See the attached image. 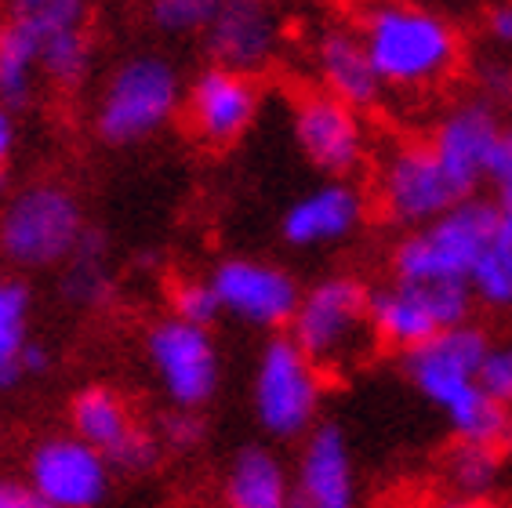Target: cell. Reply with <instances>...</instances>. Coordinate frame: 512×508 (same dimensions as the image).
I'll return each instance as SVG.
<instances>
[{
    "label": "cell",
    "instance_id": "6da1fadb",
    "mask_svg": "<svg viewBox=\"0 0 512 508\" xmlns=\"http://www.w3.org/2000/svg\"><path fill=\"white\" fill-rule=\"evenodd\" d=\"M491 334L465 320L400 352V371L433 411L444 414L454 440L512 447V411L494 403L480 385V360Z\"/></svg>",
    "mask_w": 512,
    "mask_h": 508
},
{
    "label": "cell",
    "instance_id": "7a4b0ae2",
    "mask_svg": "<svg viewBox=\"0 0 512 508\" xmlns=\"http://www.w3.org/2000/svg\"><path fill=\"white\" fill-rule=\"evenodd\" d=\"M356 33L385 91L429 95L462 69V33L444 11L418 0H367Z\"/></svg>",
    "mask_w": 512,
    "mask_h": 508
},
{
    "label": "cell",
    "instance_id": "3957f363",
    "mask_svg": "<svg viewBox=\"0 0 512 508\" xmlns=\"http://www.w3.org/2000/svg\"><path fill=\"white\" fill-rule=\"evenodd\" d=\"M182 95L186 80L168 55L135 51L102 80L91 106V131L109 149H135L182 113Z\"/></svg>",
    "mask_w": 512,
    "mask_h": 508
},
{
    "label": "cell",
    "instance_id": "277c9868",
    "mask_svg": "<svg viewBox=\"0 0 512 508\" xmlns=\"http://www.w3.org/2000/svg\"><path fill=\"white\" fill-rule=\"evenodd\" d=\"M80 196L59 178L26 182L0 207V262L15 273L62 269L88 236Z\"/></svg>",
    "mask_w": 512,
    "mask_h": 508
},
{
    "label": "cell",
    "instance_id": "5b68a950",
    "mask_svg": "<svg viewBox=\"0 0 512 508\" xmlns=\"http://www.w3.org/2000/svg\"><path fill=\"white\" fill-rule=\"evenodd\" d=\"M287 334L324 374H349L375 349L371 287L353 273H327L302 287Z\"/></svg>",
    "mask_w": 512,
    "mask_h": 508
},
{
    "label": "cell",
    "instance_id": "8992f818",
    "mask_svg": "<svg viewBox=\"0 0 512 508\" xmlns=\"http://www.w3.org/2000/svg\"><path fill=\"white\" fill-rule=\"evenodd\" d=\"M498 207L483 196H462L433 222L404 229V236L389 251V269L404 280H429V284H465L476 258L491 236L498 233Z\"/></svg>",
    "mask_w": 512,
    "mask_h": 508
},
{
    "label": "cell",
    "instance_id": "52a82bcc",
    "mask_svg": "<svg viewBox=\"0 0 512 508\" xmlns=\"http://www.w3.org/2000/svg\"><path fill=\"white\" fill-rule=\"evenodd\" d=\"M324 411V371L291 342L273 334L255 356L251 371V414L269 440H302Z\"/></svg>",
    "mask_w": 512,
    "mask_h": 508
},
{
    "label": "cell",
    "instance_id": "ba28073f",
    "mask_svg": "<svg viewBox=\"0 0 512 508\" xmlns=\"http://www.w3.org/2000/svg\"><path fill=\"white\" fill-rule=\"evenodd\" d=\"M149 374L160 396L178 411H204L222 385V352L211 327L182 316H160L142 338Z\"/></svg>",
    "mask_w": 512,
    "mask_h": 508
},
{
    "label": "cell",
    "instance_id": "9c48e42d",
    "mask_svg": "<svg viewBox=\"0 0 512 508\" xmlns=\"http://www.w3.org/2000/svg\"><path fill=\"white\" fill-rule=\"evenodd\" d=\"M473 305V294L465 284H429V280L389 276L371 291V327L378 345L407 352L454 323H465L473 316Z\"/></svg>",
    "mask_w": 512,
    "mask_h": 508
},
{
    "label": "cell",
    "instance_id": "30bf717a",
    "mask_svg": "<svg viewBox=\"0 0 512 508\" xmlns=\"http://www.w3.org/2000/svg\"><path fill=\"white\" fill-rule=\"evenodd\" d=\"M462 200L429 142H393L375 167V207L396 229H418Z\"/></svg>",
    "mask_w": 512,
    "mask_h": 508
},
{
    "label": "cell",
    "instance_id": "8fae6325",
    "mask_svg": "<svg viewBox=\"0 0 512 508\" xmlns=\"http://www.w3.org/2000/svg\"><path fill=\"white\" fill-rule=\"evenodd\" d=\"M69 432H77L80 440L91 443L109 458V465L120 472H149L157 469L164 458V447L157 440V429H146L135 418V407L128 396L106 381H91L84 389L69 396L66 407Z\"/></svg>",
    "mask_w": 512,
    "mask_h": 508
},
{
    "label": "cell",
    "instance_id": "7c38bea8",
    "mask_svg": "<svg viewBox=\"0 0 512 508\" xmlns=\"http://www.w3.org/2000/svg\"><path fill=\"white\" fill-rule=\"evenodd\" d=\"M291 138L302 160L324 178H353L371 157L364 113L324 88L302 91L291 102Z\"/></svg>",
    "mask_w": 512,
    "mask_h": 508
},
{
    "label": "cell",
    "instance_id": "4fadbf2b",
    "mask_svg": "<svg viewBox=\"0 0 512 508\" xmlns=\"http://www.w3.org/2000/svg\"><path fill=\"white\" fill-rule=\"evenodd\" d=\"M262 113V84L251 73L229 66H204L186 80L182 95V124L189 138L204 149H233L258 124Z\"/></svg>",
    "mask_w": 512,
    "mask_h": 508
},
{
    "label": "cell",
    "instance_id": "5bb4252c",
    "mask_svg": "<svg viewBox=\"0 0 512 508\" xmlns=\"http://www.w3.org/2000/svg\"><path fill=\"white\" fill-rule=\"evenodd\" d=\"M218 294L222 316L244 323L251 331H287L295 316L302 284L298 276L269 258H251V254H229L207 273Z\"/></svg>",
    "mask_w": 512,
    "mask_h": 508
},
{
    "label": "cell",
    "instance_id": "9a60e30c",
    "mask_svg": "<svg viewBox=\"0 0 512 508\" xmlns=\"http://www.w3.org/2000/svg\"><path fill=\"white\" fill-rule=\"evenodd\" d=\"M22 479L48 508H102L113 487V465L77 432H48L26 454Z\"/></svg>",
    "mask_w": 512,
    "mask_h": 508
},
{
    "label": "cell",
    "instance_id": "2e32d148",
    "mask_svg": "<svg viewBox=\"0 0 512 508\" xmlns=\"http://www.w3.org/2000/svg\"><path fill=\"white\" fill-rule=\"evenodd\" d=\"M502 135V109L480 95H469L451 102L436 117L433 135L425 142L454 182V189L462 196H473L483 182H491V167L498 157V146H502Z\"/></svg>",
    "mask_w": 512,
    "mask_h": 508
},
{
    "label": "cell",
    "instance_id": "e0dca14e",
    "mask_svg": "<svg viewBox=\"0 0 512 508\" xmlns=\"http://www.w3.org/2000/svg\"><path fill=\"white\" fill-rule=\"evenodd\" d=\"M371 200L353 178H324L298 193L280 215V236L295 251H327L349 244L367 222Z\"/></svg>",
    "mask_w": 512,
    "mask_h": 508
},
{
    "label": "cell",
    "instance_id": "ac0fdd59",
    "mask_svg": "<svg viewBox=\"0 0 512 508\" xmlns=\"http://www.w3.org/2000/svg\"><path fill=\"white\" fill-rule=\"evenodd\" d=\"M200 37L215 66L258 77L284 48V22L273 0H218V11Z\"/></svg>",
    "mask_w": 512,
    "mask_h": 508
},
{
    "label": "cell",
    "instance_id": "d6986e66",
    "mask_svg": "<svg viewBox=\"0 0 512 508\" xmlns=\"http://www.w3.org/2000/svg\"><path fill=\"white\" fill-rule=\"evenodd\" d=\"M291 508H360L353 447L335 421H316L302 436Z\"/></svg>",
    "mask_w": 512,
    "mask_h": 508
},
{
    "label": "cell",
    "instance_id": "ffe728a7",
    "mask_svg": "<svg viewBox=\"0 0 512 508\" xmlns=\"http://www.w3.org/2000/svg\"><path fill=\"white\" fill-rule=\"evenodd\" d=\"M313 73L316 84L327 95L342 98L353 109L367 113L385 98L382 80L367 59V48L356 26H327L313 44Z\"/></svg>",
    "mask_w": 512,
    "mask_h": 508
},
{
    "label": "cell",
    "instance_id": "44dd1931",
    "mask_svg": "<svg viewBox=\"0 0 512 508\" xmlns=\"http://www.w3.org/2000/svg\"><path fill=\"white\" fill-rule=\"evenodd\" d=\"M295 469L266 443H247L222 472L226 508H291Z\"/></svg>",
    "mask_w": 512,
    "mask_h": 508
},
{
    "label": "cell",
    "instance_id": "7402d4cb",
    "mask_svg": "<svg viewBox=\"0 0 512 508\" xmlns=\"http://www.w3.org/2000/svg\"><path fill=\"white\" fill-rule=\"evenodd\" d=\"M40 80V37L26 22L0 19V102L8 109H26L37 98Z\"/></svg>",
    "mask_w": 512,
    "mask_h": 508
},
{
    "label": "cell",
    "instance_id": "603a6c76",
    "mask_svg": "<svg viewBox=\"0 0 512 508\" xmlns=\"http://www.w3.org/2000/svg\"><path fill=\"white\" fill-rule=\"evenodd\" d=\"M33 291L22 276H0V389L8 392L26 381L22 349L30 345Z\"/></svg>",
    "mask_w": 512,
    "mask_h": 508
},
{
    "label": "cell",
    "instance_id": "cb8c5ba5",
    "mask_svg": "<svg viewBox=\"0 0 512 508\" xmlns=\"http://www.w3.org/2000/svg\"><path fill=\"white\" fill-rule=\"evenodd\" d=\"M62 294L77 309H102L113 298V273H109L106 236L88 229L80 247L62 265Z\"/></svg>",
    "mask_w": 512,
    "mask_h": 508
},
{
    "label": "cell",
    "instance_id": "d4e9b609",
    "mask_svg": "<svg viewBox=\"0 0 512 508\" xmlns=\"http://www.w3.org/2000/svg\"><path fill=\"white\" fill-rule=\"evenodd\" d=\"M473 302L491 313L512 316V225H498L491 244L476 258L473 273L465 280Z\"/></svg>",
    "mask_w": 512,
    "mask_h": 508
},
{
    "label": "cell",
    "instance_id": "484cf974",
    "mask_svg": "<svg viewBox=\"0 0 512 508\" xmlns=\"http://www.w3.org/2000/svg\"><path fill=\"white\" fill-rule=\"evenodd\" d=\"M95 66V37L88 30H66L40 37V80L59 91L84 88Z\"/></svg>",
    "mask_w": 512,
    "mask_h": 508
},
{
    "label": "cell",
    "instance_id": "4316f807",
    "mask_svg": "<svg viewBox=\"0 0 512 508\" xmlns=\"http://www.w3.org/2000/svg\"><path fill=\"white\" fill-rule=\"evenodd\" d=\"M502 479V450L487 443L458 440L444 454V483L451 494L462 498H491Z\"/></svg>",
    "mask_w": 512,
    "mask_h": 508
},
{
    "label": "cell",
    "instance_id": "83f0119b",
    "mask_svg": "<svg viewBox=\"0 0 512 508\" xmlns=\"http://www.w3.org/2000/svg\"><path fill=\"white\" fill-rule=\"evenodd\" d=\"M0 4L4 15L26 22L37 37L91 26V0H0Z\"/></svg>",
    "mask_w": 512,
    "mask_h": 508
},
{
    "label": "cell",
    "instance_id": "f1b7e54d",
    "mask_svg": "<svg viewBox=\"0 0 512 508\" xmlns=\"http://www.w3.org/2000/svg\"><path fill=\"white\" fill-rule=\"evenodd\" d=\"M218 0H149V22L164 37H200Z\"/></svg>",
    "mask_w": 512,
    "mask_h": 508
},
{
    "label": "cell",
    "instance_id": "f546056e",
    "mask_svg": "<svg viewBox=\"0 0 512 508\" xmlns=\"http://www.w3.org/2000/svg\"><path fill=\"white\" fill-rule=\"evenodd\" d=\"M168 313L182 316L189 323H211L222 316V305H218V294L211 287L207 276H186V280H175L168 291Z\"/></svg>",
    "mask_w": 512,
    "mask_h": 508
},
{
    "label": "cell",
    "instance_id": "4dcf8cb0",
    "mask_svg": "<svg viewBox=\"0 0 512 508\" xmlns=\"http://www.w3.org/2000/svg\"><path fill=\"white\" fill-rule=\"evenodd\" d=\"M480 385L494 403L512 411V334L487 342L480 360Z\"/></svg>",
    "mask_w": 512,
    "mask_h": 508
},
{
    "label": "cell",
    "instance_id": "1f68e13d",
    "mask_svg": "<svg viewBox=\"0 0 512 508\" xmlns=\"http://www.w3.org/2000/svg\"><path fill=\"white\" fill-rule=\"evenodd\" d=\"M157 440L164 450H178V454L200 447V440H204L200 411H178V407H171V414H164L157 425Z\"/></svg>",
    "mask_w": 512,
    "mask_h": 508
},
{
    "label": "cell",
    "instance_id": "d6a6232c",
    "mask_svg": "<svg viewBox=\"0 0 512 508\" xmlns=\"http://www.w3.org/2000/svg\"><path fill=\"white\" fill-rule=\"evenodd\" d=\"M476 95L494 102V106H512V62L509 55H494L476 66Z\"/></svg>",
    "mask_w": 512,
    "mask_h": 508
},
{
    "label": "cell",
    "instance_id": "836d02e7",
    "mask_svg": "<svg viewBox=\"0 0 512 508\" xmlns=\"http://www.w3.org/2000/svg\"><path fill=\"white\" fill-rule=\"evenodd\" d=\"M491 189H494L491 204L498 207V218H502V225H512V124H505L502 146H498V157H494Z\"/></svg>",
    "mask_w": 512,
    "mask_h": 508
},
{
    "label": "cell",
    "instance_id": "e575fe53",
    "mask_svg": "<svg viewBox=\"0 0 512 508\" xmlns=\"http://www.w3.org/2000/svg\"><path fill=\"white\" fill-rule=\"evenodd\" d=\"M483 37L494 51L512 55V0H498L494 8L483 15Z\"/></svg>",
    "mask_w": 512,
    "mask_h": 508
},
{
    "label": "cell",
    "instance_id": "d590c367",
    "mask_svg": "<svg viewBox=\"0 0 512 508\" xmlns=\"http://www.w3.org/2000/svg\"><path fill=\"white\" fill-rule=\"evenodd\" d=\"M0 508H48L26 479L0 476Z\"/></svg>",
    "mask_w": 512,
    "mask_h": 508
},
{
    "label": "cell",
    "instance_id": "8d00e7d4",
    "mask_svg": "<svg viewBox=\"0 0 512 508\" xmlns=\"http://www.w3.org/2000/svg\"><path fill=\"white\" fill-rule=\"evenodd\" d=\"M19 149V124H15V109H8L0 102V182H4V171H8L11 157Z\"/></svg>",
    "mask_w": 512,
    "mask_h": 508
},
{
    "label": "cell",
    "instance_id": "74e56055",
    "mask_svg": "<svg viewBox=\"0 0 512 508\" xmlns=\"http://www.w3.org/2000/svg\"><path fill=\"white\" fill-rule=\"evenodd\" d=\"M48 371H51V352L40 342H30L22 349V374H26V378H40V374H48Z\"/></svg>",
    "mask_w": 512,
    "mask_h": 508
},
{
    "label": "cell",
    "instance_id": "f35d334b",
    "mask_svg": "<svg viewBox=\"0 0 512 508\" xmlns=\"http://www.w3.org/2000/svg\"><path fill=\"white\" fill-rule=\"evenodd\" d=\"M425 508H505L491 498H462V494H447V498H436L429 501Z\"/></svg>",
    "mask_w": 512,
    "mask_h": 508
}]
</instances>
